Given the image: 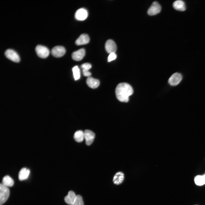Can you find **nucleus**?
Instances as JSON below:
<instances>
[{"mask_svg":"<svg viewBox=\"0 0 205 205\" xmlns=\"http://www.w3.org/2000/svg\"><path fill=\"white\" fill-rule=\"evenodd\" d=\"M116 55L115 53L110 54L108 58V61L110 62L115 60L116 58Z\"/></svg>","mask_w":205,"mask_h":205,"instance_id":"24","label":"nucleus"},{"mask_svg":"<svg viewBox=\"0 0 205 205\" xmlns=\"http://www.w3.org/2000/svg\"></svg>","mask_w":205,"mask_h":205,"instance_id":"25","label":"nucleus"},{"mask_svg":"<svg viewBox=\"0 0 205 205\" xmlns=\"http://www.w3.org/2000/svg\"><path fill=\"white\" fill-rule=\"evenodd\" d=\"M161 9L160 5L157 2L154 1L148 9L147 13L149 15H154L159 13Z\"/></svg>","mask_w":205,"mask_h":205,"instance_id":"6","label":"nucleus"},{"mask_svg":"<svg viewBox=\"0 0 205 205\" xmlns=\"http://www.w3.org/2000/svg\"><path fill=\"white\" fill-rule=\"evenodd\" d=\"M194 181L197 185L201 186L204 185L205 184V174L196 176L194 179Z\"/></svg>","mask_w":205,"mask_h":205,"instance_id":"21","label":"nucleus"},{"mask_svg":"<svg viewBox=\"0 0 205 205\" xmlns=\"http://www.w3.org/2000/svg\"><path fill=\"white\" fill-rule=\"evenodd\" d=\"M2 182V184L7 187L12 186L14 184L13 179L8 175H6L3 177Z\"/></svg>","mask_w":205,"mask_h":205,"instance_id":"19","label":"nucleus"},{"mask_svg":"<svg viewBox=\"0 0 205 205\" xmlns=\"http://www.w3.org/2000/svg\"><path fill=\"white\" fill-rule=\"evenodd\" d=\"M124 179V173L121 171L116 173L114 175L113 181L114 184L116 185H119L121 184Z\"/></svg>","mask_w":205,"mask_h":205,"instance_id":"14","label":"nucleus"},{"mask_svg":"<svg viewBox=\"0 0 205 205\" xmlns=\"http://www.w3.org/2000/svg\"><path fill=\"white\" fill-rule=\"evenodd\" d=\"M91 65L89 63H85L82 64L81 67L82 70L83 75L85 77H89L91 75L89 70L91 67Z\"/></svg>","mask_w":205,"mask_h":205,"instance_id":"18","label":"nucleus"},{"mask_svg":"<svg viewBox=\"0 0 205 205\" xmlns=\"http://www.w3.org/2000/svg\"><path fill=\"white\" fill-rule=\"evenodd\" d=\"M132 87L126 83H120L117 86L115 90L116 97L117 99L122 102H127L129 97L133 93Z\"/></svg>","mask_w":205,"mask_h":205,"instance_id":"1","label":"nucleus"},{"mask_svg":"<svg viewBox=\"0 0 205 205\" xmlns=\"http://www.w3.org/2000/svg\"><path fill=\"white\" fill-rule=\"evenodd\" d=\"M73 138L75 141L80 142L83 141L84 138V132L81 130H78L75 133Z\"/></svg>","mask_w":205,"mask_h":205,"instance_id":"20","label":"nucleus"},{"mask_svg":"<svg viewBox=\"0 0 205 205\" xmlns=\"http://www.w3.org/2000/svg\"><path fill=\"white\" fill-rule=\"evenodd\" d=\"M85 51L83 48L73 52L71 54L72 58L75 61L81 60L85 56Z\"/></svg>","mask_w":205,"mask_h":205,"instance_id":"11","label":"nucleus"},{"mask_svg":"<svg viewBox=\"0 0 205 205\" xmlns=\"http://www.w3.org/2000/svg\"><path fill=\"white\" fill-rule=\"evenodd\" d=\"M105 47L106 51L109 54L115 53L117 50V46L115 43L111 39L108 40L106 42Z\"/></svg>","mask_w":205,"mask_h":205,"instance_id":"9","label":"nucleus"},{"mask_svg":"<svg viewBox=\"0 0 205 205\" xmlns=\"http://www.w3.org/2000/svg\"><path fill=\"white\" fill-rule=\"evenodd\" d=\"M88 15L87 11L83 8L77 10L75 14V17L77 20H83L86 19Z\"/></svg>","mask_w":205,"mask_h":205,"instance_id":"10","label":"nucleus"},{"mask_svg":"<svg viewBox=\"0 0 205 205\" xmlns=\"http://www.w3.org/2000/svg\"><path fill=\"white\" fill-rule=\"evenodd\" d=\"M35 50L38 56L42 58H46L50 54L48 49L46 47L41 45H37Z\"/></svg>","mask_w":205,"mask_h":205,"instance_id":"3","label":"nucleus"},{"mask_svg":"<svg viewBox=\"0 0 205 205\" xmlns=\"http://www.w3.org/2000/svg\"><path fill=\"white\" fill-rule=\"evenodd\" d=\"M90 38L89 36L85 34H81L76 40L75 43L77 45L86 44L89 43Z\"/></svg>","mask_w":205,"mask_h":205,"instance_id":"12","label":"nucleus"},{"mask_svg":"<svg viewBox=\"0 0 205 205\" xmlns=\"http://www.w3.org/2000/svg\"><path fill=\"white\" fill-rule=\"evenodd\" d=\"M30 170L26 168H22L19 172V179L20 181H23L27 179L30 174Z\"/></svg>","mask_w":205,"mask_h":205,"instance_id":"17","label":"nucleus"},{"mask_svg":"<svg viewBox=\"0 0 205 205\" xmlns=\"http://www.w3.org/2000/svg\"><path fill=\"white\" fill-rule=\"evenodd\" d=\"M181 75L179 73H176L173 74L169 78L168 82L170 85L175 86L177 85L182 79Z\"/></svg>","mask_w":205,"mask_h":205,"instance_id":"8","label":"nucleus"},{"mask_svg":"<svg viewBox=\"0 0 205 205\" xmlns=\"http://www.w3.org/2000/svg\"><path fill=\"white\" fill-rule=\"evenodd\" d=\"M86 83L88 86L92 89L97 88L100 84L99 81L98 79L91 77H89L87 78Z\"/></svg>","mask_w":205,"mask_h":205,"instance_id":"15","label":"nucleus"},{"mask_svg":"<svg viewBox=\"0 0 205 205\" xmlns=\"http://www.w3.org/2000/svg\"><path fill=\"white\" fill-rule=\"evenodd\" d=\"M72 205H84L82 198L80 195L77 196L75 200Z\"/></svg>","mask_w":205,"mask_h":205,"instance_id":"23","label":"nucleus"},{"mask_svg":"<svg viewBox=\"0 0 205 205\" xmlns=\"http://www.w3.org/2000/svg\"><path fill=\"white\" fill-rule=\"evenodd\" d=\"M10 191L8 187H6L2 184L0 185V205L4 204L8 199Z\"/></svg>","mask_w":205,"mask_h":205,"instance_id":"2","label":"nucleus"},{"mask_svg":"<svg viewBox=\"0 0 205 205\" xmlns=\"http://www.w3.org/2000/svg\"><path fill=\"white\" fill-rule=\"evenodd\" d=\"M65 52L66 50L64 47L60 46H54L51 50L52 55L56 58L62 57L65 54Z\"/></svg>","mask_w":205,"mask_h":205,"instance_id":"5","label":"nucleus"},{"mask_svg":"<svg viewBox=\"0 0 205 205\" xmlns=\"http://www.w3.org/2000/svg\"><path fill=\"white\" fill-rule=\"evenodd\" d=\"M173 6L175 9L179 11H184L186 9L185 3L182 0H177L174 2Z\"/></svg>","mask_w":205,"mask_h":205,"instance_id":"16","label":"nucleus"},{"mask_svg":"<svg viewBox=\"0 0 205 205\" xmlns=\"http://www.w3.org/2000/svg\"><path fill=\"white\" fill-rule=\"evenodd\" d=\"M84 133V138L86 144L87 145H91L93 142L95 138V134L91 130H85Z\"/></svg>","mask_w":205,"mask_h":205,"instance_id":"7","label":"nucleus"},{"mask_svg":"<svg viewBox=\"0 0 205 205\" xmlns=\"http://www.w3.org/2000/svg\"><path fill=\"white\" fill-rule=\"evenodd\" d=\"M5 54L7 58L13 62L17 63L20 60V56L13 49H7L5 52Z\"/></svg>","mask_w":205,"mask_h":205,"instance_id":"4","label":"nucleus"},{"mask_svg":"<svg viewBox=\"0 0 205 205\" xmlns=\"http://www.w3.org/2000/svg\"><path fill=\"white\" fill-rule=\"evenodd\" d=\"M77 196L72 191H69L67 195L64 198L65 202L69 205H72L76 199Z\"/></svg>","mask_w":205,"mask_h":205,"instance_id":"13","label":"nucleus"},{"mask_svg":"<svg viewBox=\"0 0 205 205\" xmlns=\"http://www.w3.org/2000/svg\"><path fill=\"white\" fill-rule=\"evenodd\" d=\"M74 78L75 80H78L80 77V70L78 66H75L72 68Z\"/></svg>","mask_w":205,"mask_h":205,"instance_id":"22","label":"nucleus"}]
</instances>
